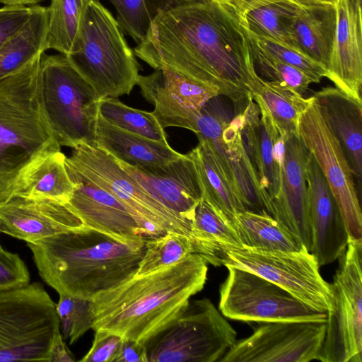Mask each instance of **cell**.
Instances as JSON below:
<instances>
[{
  "mask_svg": "<svg viewBox=\"0 0 362 362\" xmlns=\"http://www.w3.org/2000/svg\"><path fill=\"white\" fill-rule=\"evenodd\" d=\"M115 362H148L145 344L135 340L123 339Z\"/></svg>",
  "mask_w": 362,
  "mask_h": 362,
  "instance_id": "obj_44",
  "label": "cell"
},
{
  "mask_svg": "<svg viewBox=\"0 0 362 362\" xmlns=\"http://www.w3.org/2000/svg\"><path fill=\"white\" fill-rule=\"evenodd\" d=\"M254 64L266 80L303 95L314 80L303 71L279 61L259 49L250 40Z\"/></svg>",
  "mask_w": 362,
  "mask_h": 362,
  "instance_id": "obj_38",
  "label": "cell"
},
{
  "mask_svg": "<svg viewBox=\"0 0 362 362\" xmlns=\"http://www.w3.org/2000/svg\"><path fill=\"white\" fill-rule=\"evenodd\" d=\"M207 262L191 253L161 271L134 276L93 300V329L105 330L144 344L177 318L204 288Z\"/></svg>",
  "mask_w": 362,
  "mask_h": 362,
  "instance_id": "obj_2",
  "label": "cell"
},
{
  "mask_svg": "<svg viewBox=\"0 0 362 362\" xmlns=\"http://www.w3.org/2000/svg\"><path fill=\"white\" fill-rule=\"evenodd\" d=\"M66 56L100 100L129 95L137 85L139 64L134 52L99 0H87L77 45Z\"/></svg>",
  "mask_w": 362,
  "mask_h": 362,
  "instance_id": "obj_5",
  "label": "cell"
},
{
  "mask_svg": "<svg viewBox=\"0 0 362 362\" xmlns=\"http://www.w3.org/2000/svg\"><path fill=\"white\" fill-rule=\"evenodd\" d=\"M116 161L167 209L193 224L202 189L195 164L188 153L160 165L132 166Z\"/></svg>",
  "mask_w": 362,
  "mask_h": 362,
  "instance_id": "obj_17",
  "label": "cell"
},
{
  "mask_svg": "<svg viewBox=\"0 0 362 362\" xmlns=\"http://www.w3.org/2000/svg\"><path fill=\"white\" fill-rule=\"evenodd\" d=\"M224 3L233 8L242 19L245 13L255 7L276 1L288 0H223Z\"/></svg>",
  "mask_w": 362,
  "mask_h": 362,
  "instance_id": "obj_46",
  "label": "cell"
},
{
  "mask_svg": "<svg viewBox=\"0 0 362 362\" xmlns=\"http://www.w3.org/2000/svg\"><path fill=\"white\" fill-rule=\"evenodd\" d=\"M298 8L288 1L259 6L245 13L242 23L255 36L269 38L293 48L290 28Z\"/></svg>",
  "mask_w": 362,
  "mask_h": 362,
  "instance_id": "obj_34",
  "label": "cell"
},
{
  "mask_svg": "<svg viewBox=\"0 0 362 362\" xmlns=\"http://www.w3.org/2000/svg\"><path fill=\"white\" fill-rule=\"evenodd\" d=\"M42 0H0V3L5 6H33Z\"/></svg>",
  "mask_w": 362,
  "mask_h": 362,
  "instance_id": "obj_48",
  "label": "cell"
},
{
  "mask_svg": "<svg viewBox=\"0 0 362 362\" xmlns=\"http://www.w3.org/2000/svg\"><path fill=\"white\" fill-rule=\"evenodd\" d=\"M308 154V149L297 135L285 139L281 189L270 204L269 214L310 252L311 232L305 176Z\"/></svg>",
  "mask_w": 362,
  "mask_h": 362,
  "instance_id": "obj_20",
  "label": "cell"
},
{
  "mask_svg": "<svg viewBox=\"0 0 362 362\" xmlns=\"http://www.w3.org/2000/svg\"><path fill=\"white\" fill-rule=\"evenodd\" d=\"M73 149L65 159L73 182H89L112 194L129 211L146 238L176 232L188 235L193 241L192 224L155 199L111 155L85 144Z\"/></svg>",
  "mask_w": 362,
  "mask_h": 362,
  "instance_id": "obj_6",
  "label": "cell"
},
{
  "mask_svg": "<svg viewBox=\"0 0 362 362\" xmlns=\"http://www.w3.org/2000/svg\"><path fill=\"white\" fill-rule=\"evenodd\" d=\"M86 227L66 204L19 197L0 202V233L27 243Z\"/></svg>",
  "mask_w": 362,
  "mask_h": 362,
  "instance_id": "obj_18",
  "label": "cell"
},
{
  "mask_svg": "<svg viewBox=\"0 0 362 362\" xmlns=\"http://www.w3.org/2000/svg\"><path fill=\"white\" fill-rule=\"evenodd\" d=\"M74 183L75 189L66 205L85 226L123 243L145 245L148 238L115 197L89 182Z\"/></svg>",
  "mask_w": 362,
  "mask_h": 362,
  "instance_id": "obj_21",
  "label": "cell"
},
{
  "mask_svg": "<svg viewBox=\"0 0 362 362\" xmlns=\"http://www.w3.org/2000/svg\"><path fill=\"white\" fill-rule=\"evenodd\" d=\"M75 358L66 347L60 330L52 338L49 351V362H73Z\"/></svg>",
  "mask_w": 362,
  "mask_h": 362,
  "instance_id": "obj_45",
  "label": "cell"
},
{
  "mask_svg": "<svg viewBox=\"0 0 362 362\" xmlns=\"http://www.w3.org/2000/svg\"><path fill=\"white\" fill-rule=\"evenodd\" d=\"M96 146L115 160L132 166H151L166 164L180 158L168 144L154 141L124 131L98 116Z\"/></svg>",
  "mask_w": 362,
  "mask_h": 362,
  "instance_id": "obj_26",
  "label": "cell"
},
{
  "mask_svg": "<svg viewBox=\"0 0 362 362\" xmlns=\"http://www.w3.org/2000/svg\"><path fill=\"white\" fill-rule=\"evenodd\" d=\"M247 86L253 100L269 115L280 134L285 139L297 135L300 115L309 105L312 97L305 98L262 78L255 68L250 73Z\"/></svg>",
  "mask_w": 362,
  "mask_h": 362,
  "instance_id": "obj_28",
  "label": "cell"
},
{
  "mask_svg": "<svg viewBox=\"0 0 362 362\" xmlns=\"http://www.w3.org/2000/svg\"><path fill=\"white\" fill-rule=\"evenodd\" d=\"M305 176L311 232L310 252L321 267L334 262L344 255L348 245L349 235L329 186L309 151Z\"/></svg>",
  "mask_w": 362,
  "mask_h": 362,
  "instance_id": "obj_16",
  "label": "cell"
},
{
  "mask_svg": "<svg viewBox=\"0 0 362 362\" xmlns=\"http://www.w3.org/2000/svg\"><path fill=\"white\" fill-rule=\"evenodd\" d=\"M42 280L59 294L93 300L135 276L144 245L86 227L28 243Z\"/></svg>",
  "mask_w": 362,
  "mask_h": 362,
  "instance_id": "obj_3",
  "label": "cell"
},
{
  "mask_svg": "<svg viewBox=\"0 0 362 362\" xmlns=\"http://www.w3.org/2000/svg\"><path fill=\"white\" fill-rule=\"evenodd\" d=\"M30 274L25 262L16 253L0 247V291L28 284Z\"/></svg>",
  "mask_w": 362,
  "mask_h": 362,
  "instance_id": "obj_41",
  "label": "cell"
},
{
  "mask_svg": "<svg viewBox=\"0 0 362 362\" xmlns=\"http://www.w3.org/2000/svg\"><path fill=\"white\" fill-rule=\"evenodd\" d=\"M87 0H51L46 49L71 54L77 45Z\"/></svg>",
  "mask_w": 362,
  "mask_h": 362,
  "instance_id": "obj_33",
  "label": "cell"
},
{
  "mask_svg": "<svg viewBox=\"0 0 362 362\" xmlns=\"http://www.w3.org/2000/svg\"><path fill=\"white\" fill-rule=\"evenodd\" d=\"M255 273L279 286L310 308L322 313L332 308L330 284L305 247L299 251H266L243 247L227 252L223 266Z\"/></svg>",
  "mask_w": 362,
  "mask_h": 362,
  "instance_id": "obj_13",
  "label": "cell"
},
{
  "mask_svg": "<svg viewBox=\"0 0 362 362\" xmlns=\"http://www.w3.org/2000/svg\"><path fill=\"white\" fill-rule=\"evenodd\" d=\"M298 7L334 6L337 0H288Z\"/></svg>",
  "mask_w": 362,
  "mask_h": 362,
  "instance_id": "obj_47",
  "label": "cell"
},
{
  "mask_svg": "<svg viewBox=\"0 0 362 362\" xmlns=\"http://www.w3.org/2000/svg\"><path fill=\"white\" fill-rule=\"evenodd\" d=\"M33 6H4L0 8V47L28 21Z\"/></svg>",
  "mask_w": 362,
  "mask_h": 362,
  "instance_id": "obj_43",
  "label": "cell"
},
{
  "mask_svg": "<svg viewBox=\"0 0 362 362\" xmlns=\"http://www.w3.org/2000/svg\"><path fill=\"white\" fill-rule=\"evenodd\" d=\"M259 111L258 128L245 132L243 140L256 170L269 214L270 204L281 189L285 158V137L279 133L269 115L263 110L259 109Z\"/></svg>",
  "mask_w": 362,
  "mask_h": 362,
  "instance_id": "obj_24",
  "label": "cell"
},
{
  "mask_svg": "<svg viewBox=\"0 0 362 362\" xmlns=\"http://www.w3.org/2000/svg\"><path fill=\"white\" fill-rule=\"evenodd\" d=\"M335 26L334 6L298 7L290 28L293 48L326 69Z\"/></svg>",
  "mask_w": 362,
  "mask_h": 362,
  "instance_id": "obj_29",
  "label": "cell"
},
{
  "mask_svg": "<svg viewBox=\"0 0 362 362\" xmlns=\"http://www.w3.org/2000/svg\"><path fill=\"white\" fill-rule=\"evenodd\" d=\"M194 253L193 241L187 235L167 232L147 238L135 276H145L167 269Z\"/></svg>",
  "mask_w": 362,
  "mask_h": 362,
  "instance_id": "obj_36",
  "label": "cell"
},
{
  "mask_svg": "<svg viewBox=\"0 0 362 362\" xmlns=\"http://www.w3.org/2000/svg\"><path fill=\"white\" fill-rule=\"evenodd\" d=\"M117 11V21L124 33L139 43L153 19L160 13L154 0H110Z\"/></svg>",
  "mask_w": 362,
  "mask_h": 362,
  "instance_id": "obj_39",
  "label": "cell"
},
{
  "mask_svg": "<svg viewBox=\"0 0 362 362\" xmlns=\"http://www.w3.org/2000/svg\"><path fill=\"white\" fill-rule=\"evenodd\" d=\"M41 55L0 78V202L12 197L29 163L45 152L61 150L43 103Z\"/></svg>",
  "mask_w": 362,
  "mask_h": 362,
  "instance_id": "obj_4",
  "label": "cell"
},
{
  "mask_svg": "<svg viewBox=\"0 0 362 362\" xmlns=\"http://www.w3.org/2000/svg\"><path fill=\"white\" fill-rule=\"evenodd\" d=\"M56 304L37 282L0 291V362H49Z\"/></svg>",
  "mask_w": 362,
  "mask_h": 362,
  "instance_id": "obj_8",
  "label": "cell"
},
{
  "mask_svg": "<svg viewBox=\"0 0 362 362\" xmlns=\"http://www.w3.org/2000/svg\"><path fill=\"white\" fill-rule=\"evenodd\" d=\"M336 26L325 77L337 88L361 101V0H337Z\"/></svg>",
  "mask_w": 362,
  "mask_h": 362,
  "instance_id": "obj_19",
  "label": "cell"
},
{
  "mask_svg": "<svg viewBox=\"0 0 362 362\" xmlns=\"http://www.w3.org/2000/svg\"><path fill=\"white\" fill-rule=\"evenodd\" d=\"M89 351L79 360L81 362H115L122 338L115 333L97 330Z\"/></svg>",
  "mask_w": 362,
  "mask_h": 362,
  "instance_id": "obj_42",
  "label": "cell"
},
{
  "mask_svg": "<svg viewBox=\"0 0 362 362\" xmlns=\"http://www.w3.org/2000/svg\"><path fill=\"white\" fill-rule=\"evenodd\" d=\"M326 322H263L236 340L219 362H308L317 360Z\"/></svg>",
  "mask_w": 362,
  "mask_h": 362,
  "instance_id": "obj_14",
  "label": "cell"
},
{
  "mask_svg": "<svg viewBox=\"0 0 362 362\" xmlns=\"http://www.w3.org/2000/svg\"><path fill=\"white\" fill-rule=\"evenodd\" d=\"M242 124L240 112L228 122L221 134L198 139L206 141L212 149L245 211L267 214L256 170L243 144Z\"/></svg>",
  "mask_w": 362,
  "mask_h": 362,
  "instance_id": "obj_22",
  "label": "cell"
},
{
  "mask_svg": "<svg viewBox=\"0 0 362 362\" xmlns=\"http://www.w3.org/2000/svg\"><path fill=\"white\" fill-rule=\"evenodd\" d=\"M339 141L359 187L362 176V102L337 88L327 87L313 95Z\"/></svg>",
  "mask_w": 362,
  "mask_h": 362,
  "instance_id": "obj_23",
  "label": "cell"
},
{
  "mask_svg": "<svg viewBox=\"0 0 362 362\" xmlns=\"http://www.w3.org/2000/svg\"><path fill=\"white\" fill-rule=\"evenodd\" d=\"M199 1H215V2H217V3H219V4H223V5H226L227 6L224 1L223 0H199ZM231 8V7H230Z\"/></svg>",
  "mask_w": 362,
  "mask_h": 362,
  "instance_id": "obj_49",
  "label": "cell"
},
{
  "mask_svg": "<svg viewBox=\"0 0 362 362\" xmlns=\"http://www.w3.org/2000/svg\"><path fill=\"white\" fill-rule=\"evenodd\" d=\"M47 7L34 5L25 26L0 47V78L24 66L46 51Z\"/></svg>",
  "mask_w": 362,
  "mask_h": 362,
  "instance_id": "obj_31",
  "label": "cell"
},
{
  "mask_svg": "<svg viewBox=\"0 0 362 362\" xmlns=\"http://www.w3.org/2000/svg\"><path fill=\"white\" fill-rule=\"evenodd\" d=\"M134 52L154 69L167 68L216 87L235 103L250 95L247 81L255 66L250 39L230 6L207 1L165 10Z\"/></svg>",
  "mask_w": 362,
  "mask_h": 362,
  "instance_id": "obj_1",
  "label": "cell"
},
{
  "mask_svg": "<svg viewBox=\"0 0 362 362\" xmlns=\"http://www.w3.org/2000/svg\"><path fill=\"white\" fill-rule=\"evenodd\" d=\"M330 284L332 308L317 360L362 361V240H349Z\"/></svg>",
  "mask_w": 362,
  "mask_h": 362,
  "instance_id": "obj_10",
  "label": "cell"
},
{
  "mask_svg": "<svg viewBox=\"0 0 362 362\" xmlns=\"http://www.w3.org/2000/svg\"><path fill=\"white\" fill-rule=\"evenodd\" d=\"M40 74L44 105L61 146H96L100 99L66 55L42 54Z\"/></svg>",
  "mask_w": 362,
  "mask_h": 362,
  "instance_id": "obj_7",
  "label": "cell"
},
{
  "mask_svg": "<svg viewBox=\"0 0 362 362\" xmlns=\"http://www.w3.org/2000/svg\"><path fill=\"white\" fill-rule=\"evenodd\" d=\"M56 310L62 336L64 339H69L70 344L93 329L95 320L93 300L59 294Z\"/></svg>",
  "mask_w": 362,
  "mask_h": 362,
  "instance_id": "obj_37",
  "label": "cell"
},
{
  "mask_svg": "<svg viewBox=\"0 0 362 362\" xmlns=\"http://www.w3.org/2000/svg\"><path fill=\"white\" fill-rule=\"evenodd\" d=\"M66 157L61 150L37 156L20 173L12 197L52 199L66 204L76 185L68 174Z\"/></svg>",
  "mask_w": 362,
  "mask_h": 362,
  "instance_id": "obj_25",
  "label": "cell"
},
{
  "mask_svg": "<svg viewBox=\"0 0 362 362\" xmlns=\"http://www.w3.org/2000/svg\"><path fill=\"white\" fill-rule=\"evenodd\" d=\"M237 333L207 298L189 301L182 313L144 343L148 362L218 361Z\"/></svg>",
  "mask_w": 362,
  "mask_h": 362,
  "instance_id": "obj_9",
  "label": "cell"
},
{
  "mask_svg": "<svg viewBox=\"0 0 362 362\" xmlns=\"http://www.w3.org/2000/svg\"><path fill=\"white\" fill-rule=\"evenodd\" d=\"M137 85L143 97L154 106L152 112L163 129L177 127L193 132L206 103L221 95L216 87L167 68L140 75Z\"/></svg>",
  "mask_w": 362,
  "mask_h": 362,
  "instance_id": "obj_15",
  "label": "cell"
},
{
  "mask_svg": "<svg viewBox=\"0 0 362 362\" xmlns=\"http://www.w3.org/2000/svg\"><path fill=\"white\" fill-rule=\"evenodd\" d=\"M188 154L198 173L202 199L236 230V216L245 209L212 149L206 141L199 139Z\"/></svg>",
  "mask_w": 362,
  "mask_h": 362,
  "instance_id": "obj_27",
  "label": "cell"
},
{
  "mask_svg": "<svg viewBox=\"0 0 362 362\" xmlns=\"http://www.w3.org/2000/svg\"><path fill=\"white\" fill-rule=\"evenodd\" d=\"M218 308L227 318L245 322H326L327 313L306 305L285 289L252 272L226 265Z\"/></svg>",
  "mask_w": 362,
  "mask_h": 362,
  "instance_id": "obj_11",
  "label": "cell"
},
{
  "mask_svg": "<svg viewBox=\"0 0 362 362\" xmlns=\"http://www.w3.org/2000/svg\"><path fill=\"white\" fill-rule=\"evenodd\" d=\"M247 33L250 40L262 52L303 71L310 76L315 83H319L322 78L325 77L326 69L322 65L297 49L269 38L255 36L248 31Z\"/></svg>",
  "mask_w": 362,
  "mask_h": 362,
  "instance_id": "obj_40",
  "label": "cell"
},
{
  "mask_svg": "<svg viewBox=\"0 0 362 362\" xmlns=\"http://www.w3.org/2000/svg\"><path fill=\"white\" fill-rule=\"evenodd\" d=\"M99 116L128 132L154 141L168 144L167 134L153 112L131 107L117 98L100 100Z\"/></svg>",
  "mask_w": 362,
  "mask_h": 362,
  "instance_id": "obj_35",
  "label": "cell"
},
{
  "mask_svg": "<svg viewBox=\"0 0 362 362\" xmlns=\"http://www.w3.org/2000/svg\"><path fill=\"white\" fill-rule=\"evenodd\" d=\"M297 135L320 166L343 217L349 240H362V214L354 176L341 146L312 96Z\"/></svg>",
  "mask_w": 362,
  "mask_h": 362,
  "instance_id": "obj_12",
  "label": "cell"
},
{
  "mask_svg": "<svg viewBox=\"0 0 362 362\" xmlns=\"http://www.w3.org/2000/svg\"><path fill=\"white\" fill-rule=\"evenodd\" d=\"M1 247V244H0V247Z\"/></svg>",
  "mask_w": 362,
  "mask_h": 362,
  "instance_id": "obj_50",
  "label": "cell"
},
{
  "mask_svg": "<svg viewBox=\"0 0 362 362\" xmlns=\"http://www.w3.org/2000/svg\"><path fill=\"white\" fill-rule=\"evenodd\" d=\"M236 231L246 248L295 252L305 247L279 221L267 214L249 211L238 214Z\"/></svg>",
  "mask_w": 362,
  "mask_h": 362,
  "instance_id": "obj_32",
  "label": "cell"
},
{
  "mask_svg": "<svg viewBox=\"0 0 362 362\" xmlns=\"http://www.w3.org/2000/svg\"><path fill=\"white\" fill-rule=\"evenodd\" d=\"M192 232L194 253L216 267L223 265L228 252L244 247L236 230L203 199L196 207Z\"/></svg>",
  "mask_w": 362,
  "mask_h": 362,
  "instance_id": "obj_30",
  "label": "cell"
}]
</instances>
